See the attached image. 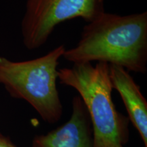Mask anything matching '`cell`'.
<instances>
[{
	"label": "cell",
	"instance_id": "6da1fadb",
	"mask_svg": "<svg viewBox=\"0 0 147 147\" xmlns=\"http://www.w3.org/2000/svg\"><path fill=\"white\" fill-rule=\"evenodd\" d=\"M73 64L105 62L126 70H147V12L119 15L105 12L83 27L75 47L65 50Z\"/></svg>",
	"mask_w": 147,
	"mask_h": 147
},
{
	"label": "cell",
	"instance_id": "7a4b0ae2",
	"mask_svg": "<svg viewBox=\"0 0 147 147\" xmlns=\"http://www.w3.org/2000/svg\"><path fill=\"white\" fill-rule=\"evenodd\" d=\"M61 84L76 89L91 121L93 147H125L129 140V119L116 109L112 98L109 64H73L60 68Z\"/></svg>",
	"mask_w": 147,
	"mask_h": 147
},
{
	"label": "cell",
	"instance_id": "3957f363",
	"mask_svg": "<svg viewBox=\"0 0 147 147\" xmlns=\"http://www.w3.org/2000/svg\"><path fill=\"white\" fill-rule=\"evenodd\" d=\"M65 50L61 45L44 56L23 61L0 57V84L12 97L29 103L50 124L58 122L63 114L57 80L59 60Z\"/></svg>",
	"mask_w": 147,
	"mask_h": 147
},
{
	"label": "cell",
	"instance_id": "277c9868",
	"mask_svg": "<svg viewBox=\"0 0 147 147\" xmlns=\"http://www.w3.org/2000/svg\"><path fill=\"white\" fill-rule=\"evenodd\" d=\"M105 0H27L21 22L23 42L28 50L42 47L61 23L81 18L87 23L105 12Z\"/></svg>",
	"mask_w": 147,
	"mask_h": 147
},
{
	"label": "cell",
	"instance_id": "5b68a950",
	"mask_svg": "<svg viewBox=\"0 0 147 147\" xmlns=\"http://www.w3.org/2000/svg\"><path fill=\"white\" fill-rule=\"evenodd\" d=\"M32 147H93L91 121L79 95L73 97L69 121L49 133L35 136Z\"/></svg>",
	"mask_w": 147,
	"mask_h": 147
},
{
	"label": "cell",
	"instance_id": "8992f818",
	"mask_svg": "<svg viewBox=\"0 0 147 147\" xmlns=\"http://www.w3.org/2000/svg\"><path fill=\"white\" fill-rule=\"evenodd\" d=\"M110 80L113 89L119 92L131 122L147 147V102L140 87L129 71L121 66L109 65Z\"/></svg>",
	"mask_w": 147,
	"mask_h": 147
},
{
	"label": "cell",
	"instance_id": "52a82bcc",
	"mask_svg": "<svg viewBox=\"0 0 147 147\" xmlns=\"http://www.w3.org/2000/svg\"><path fill=\"white\" fill-rule=\"evenodd\" d=\"M0 147H18L11 141L10 138L0 133Z\"/></svg>",
	"mask_w": 147,
	"mask_h": 147
}]
</instances>
